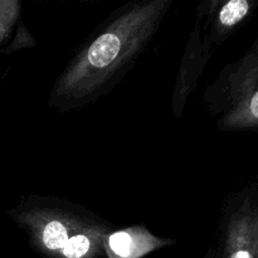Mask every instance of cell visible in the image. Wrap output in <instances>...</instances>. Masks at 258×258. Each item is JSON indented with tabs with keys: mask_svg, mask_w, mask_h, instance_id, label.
Returning a JSON list of instances; mask_svg holds the SVG:
<instances>
[{
	"mask_svg": "<svg viewBox=\"0 0 258 258\" xmlns=\"http://www.w3.org/2000/svg\"><path fill=\"white\" fill-rule=\"evenodd\" d=\"M169 5V0H153L121 13L68 66L50 100L68 106L97 96L143 49Z\"/></svg>",
	"mask_w": 258,
	"mask_h": 258,
	"instance_id": "6da1fadb",
	"label": "cell"
},
{
	"mask_svg": "<svg viewBox=\"0 0 258 258\" xmlns=\"http://www.w3.org/2000/svg\"><path fill=\"white\" fill-rule=\"evenodd\" d=\"M248 111L253 118L258 120V91L251 97L248 103Z\"/></svg>",
	"mask_w": 258,
	"mask_h": 258,
	"instance_id": "8992f818",
	"label": "cell"
},
{
	"mask_svg": "<svg viewBox=\"0 0 258 258\" xmlns=\"http://www.w3.org/2000/svg\"><path fill=\"white\" fill-rule=\"evenodd\" d=\"M23 222L38 248L54 258H96L108 234L101 223L60 209L33 208Z\"/></svg>",
	"mask_w": 258,
	"mask_h": 258,
	"instance_id": "7a4b0ae2",
	"label": "cell"
},
{
	"mask_svg": "<svg viewBox=\"0 0 258 258\" xmlns=\"http://www.w3.org/2000/svg\"><path fill=\"white\" fill-rule=\"evenodd\" d=\"M226 242V258H258L257 226L249 217L232 219Z\"/></svg>",
	"mask_w": 258,
	"mask_h": 258,
	"instance_id": "277c9868",
	"label": "cell"
},
{
	"mask_svg": "<svg viewBox=\"0 0 258 258\" xmlns=\"http://www.w3.org/2000/svg\"><path fill=\"white\" fill-rule=\"evenodd\" d=\"M248 10L249 4L247 0H231L219 10V23L223 27H233L248 14Z\"/></svg>",
	"mask_w": 258,
	"mask_h": 258,
	"instance_id": "5b68a950",
	"label": "cell"
},
{
	"mask_svg": "<svg viewBox=\"0 0 258 258\" xmlns=\"http://www.w3.org/2000/svg\"><path fill=\"white\" fill-rule=\"evenodd\" d=\"M168 244L170 241L158 238L143 227H130L107 234L103 251L108 258H143Z\"/></svg>",
	"mask_w": 258,
	"mask_h": 258,
	"instance_id": "3957f363",
	"label": "cell"
}]
</instances>
